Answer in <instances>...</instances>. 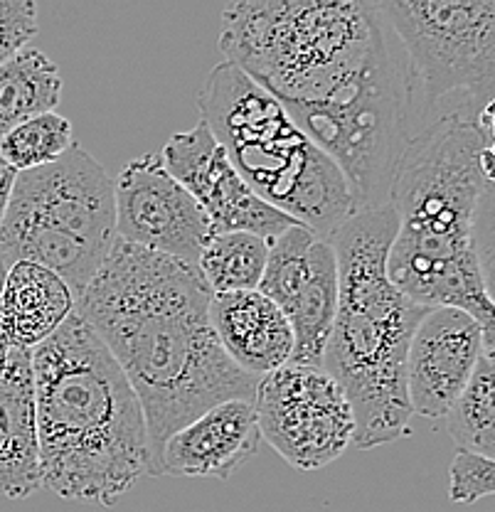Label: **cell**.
Listing matches in <instances>:
<instances>
[{"label":"cell","mask_w":495,"mask_h":512,"mask_svg":"<svg viewBox=\"0 0 495 512\" xmlns=\"http://www.w3.org/2000/svg\"><path fill=\"white\" fill-rule=\"evenodd\" d=\"M37 32V5L33 0H0V64L28 47Z\"/></svg>","instance_id":"24"},{"label":"cell","mask_w":495,"mask_h":512,"mask_svg":"<svg viewBox=\"0 0 495 512\" xmlns=\"http://www.w3.org/2000/svg\"><path fill=\"white\" fill-rule=\"evenodd\" d=\"M397 234L392 205L355 212L330 237L338 259V311L321 370L343 389L360 451L395 444L412 431L407 350L429 308L392 286L387 254Z\"/></svg>","instance_id":"4"},{"label":"cell","mask_w":495,"mask_h":512,"mask_svg":"<svg viewBox=\"0 0 495 512\" xmlns=\"http://www.w3.org/2000/svg\"><path fill=\"white\" fill-rule=\"evenodd\" d=\"M77 298L57 274L33 261L10 266L0 296V343L33 350L74 313Z\"/></svg>","instance_id":"18"},{"label":"cell","mask_w":495,"mask_h":512,"mask_svg":"<svg viewBox=\"0 0 495 512\" xmlns=\"http://www.w3.org/2000/svg\"><path fill=\"white\" fill-rule=\"evenodd\" d=\"M252 404L262 439L298 473L326 468L353 446V409L321 367H279L259 380Z\"/></svg>","instance_id":"10"},{"label":"cell","mask_w":495,"mask_h":512,"mask_svg":"<svg viewBox=\"0 0 495 512\" xmlns=\"http://www.w3.org/2000/svg\"><path fill=\"white\" fill-rule=\"evenodd\" d=\"M493 104L449 109L404 146L392 175L397 234L387 276L424 308H459L495 333L491 232Z\"/></svg>","instance_id":"2"},{"label":"cell","mask_w":495,"mask_h":512,"mask_svg":"<svg viewBox=\"0 0 495 512\" xmlns=\"http://www.w3.org/2000/svg\"><path fill=\"white\" fill-rule=\"evenodd\" d=\"M198 109L202 124L266 205L323 239L353 217L343 173L242 69L225 60L217 64L202 84Z\"/></svg>","instance_id":"6"},{"label":"cell","mask_w":495,"mask_h":512,"mask_svg":"<svg viewBox=\"0 0 495 512\" xmlns=\"http://www.w3.org/2000/svg\"><path fill=\"white\" fill-rule=\"evenodd\" d=\"M210 323L225 355L257 380L291 362V325L264 293H217L210 301Z\"/></svg>","instance_id":"17"},{"label":"cell","mask_w":495,"mask_h":512,"mask_svg":"<svg viewBox=\"0 0 495 512\" xmlns=\"http://www.w3.org/2000/svg\"><path fill=\"white\" fill-rule=\"evenodd\" d=\"M495 490L493 458L478 453L459 451L451 461L449 471V500L451 503L471 505L483 498H491Z\"/></svg>","instance_id":"23"},{"label":"cell","mask_w":495,"mask_h":512,"mask_svg":"<svg viewBox=\"0 0 495 512\" xmlns=\"http://www.w3.org/2000/svg\"><path fill=\"white\" fill-rule=\"evenodd\" d=\"M0 165H5V163H3V158H0Z\"/></svg>","instance_id":"27"},{"label":"cell","mask_w":495,"mask_h":512,"mask_svg":"<svg viewBox=\"0 0 495 512\" xmlns=\"http://www.w3.org/2000/svg\"><path fill=\"white\" fill-rule=\"evenodd\" d=\"M30 360L42 483L65 500L111 508L151 476L136 392L77 313L30 350Z\"/></svg>","instance_id":"3"},{"label":"cell","mask_w":495,"mask_h":512,"mask_svg":"<svg viewBox=\"0 0 495 512\" xmlns=\"http://www.w3.org/2000/svg\"><path fill=\"white\" fill-rule=\"evenodd\" d=\"M284 111L343 173L355 212L390 202L392 175L409 141L402 74L392 50L326 99Z\"/></svg>","instance_id":"9"},{"label":"cell","mask_w":495,"mask_h":512,"mask_svg":"<svg viewBox=\"0 0 495 512\" xmlns=\"http://www.w3.org/2000/svg\"><path fill=\"white\" fill-rule=\"evenodd\" d=\"M10 266H13V261H10L8 254L0 249V296H3V284H5V276H8Z\"/></svg>","instance_id":"26"},{"label":"cell","mask_w":495,"mask_h":512,"mask_svg":"<svg viewBox=\"0 0 495 512\" xmlns=\"http://www.w3.org/2000/svg\"><path fill=\"white\" fill-rule=\"evenodd\" d=\"M259 444L254 404L230 399L175 431L158 453L153 476L227 480L254 458Z\"/></svg>","instance_id":"15"},{"label":"cell","mask_w":495,"mask_h":512,"mask_svg":"<svg viewBox=\"0 0 495 512\" xmlns=\"http://www.w3.org/2000/svg\"><path fill=\"white\" fill-rule=\"evenodd\" d=\"M220 50L281 106L321 101L392 50L377 3L244 0L222 15Z\"/></svg>","instance_id":"5"},{"label":"cell","mask_w":495,"mask_h":512,"mask_svg":"<svg viewBox=\"0 0 495 512\" xmlns=\"http://www.w3.org/2000/svg\"><path fill=\"white\" fill-rule=\"evenodd\" d=\"M72 146V124L65 116L52 111V114L25 121L8 136L0 138V158L15 173H25V170L55 163Z\"/></svg>","instance_id":"22"},{"label":"cell","mask_w":495,"mask_h":512,"mask_svg":"<svg viewBox=\"0 0 495 512\" xmlns=\"http://www.w3.org/2000/svg\"><path fill=\"white\" fill-rule=\"evenodd\" d=\"M382 23L404 47L399 62L409 138L446 96L483 109L495 96V0H382Z\"/></svg>","instance_id":"8"},{"label":"cell","mask_w":495,"mask_h":512,"mask_svg":"<svg viewBox=\"0 0 495 512\" xmlns=\"http://www.w3.org/2000/svg\"><path fill=\"white\" fill-rule=\"evenodd\" d=\"M266 256H269V242L257 234H212L200 254L198 271L210 286L212 296L257 291L266 269Z\"/></svg>","instance_id":"21"},{"label":"cell","mask_w":495,"mask_h":512,"mask_svg":"<svg viewBox=\"0 0 495 512\" xmlns=\"http://www.w3.org/2000/svg\"><path fill=\"white\" fill-rule=\"evenodd\" d=\"M264 293L289 320L294 355L289 365L321 367L338 311V259L330 239L294 224L269 242Z\"/></svg>","instance_id":"11"},{"label":"cell","mask_w":495,"mask_h":512,"mask_svg":"<svg viewBox=\"0 0 495 512\" xmlns=\"http://www.w3.org/2000/svg\"><path fill=\"white\" fill-rule=\"evenodd\" d=\"M198 266L116 237L74 313L99 335L141 402L151 476L165 441L230 399L252 402L257 377L225 355Z\"/></svg>","instance_id":"1"},{"label":"cell","mask_w":495,"mask_h":512,"mask_svg":"<svg viewBox=\"0 0 495 512\" xmlns=\"http://www.w3.org/2000/svg\"><path fill=\"white\" fill-rule=\"evenodd\" d=\"M158 156L202 207L215 234L247 232L271 242L298 224L254 195L202 121L190 131L175 133Z\"/></svg>","instance_id":"13"},{"label":"cell","mask_w":495,"mask_h":512,"mask_svg":"<svg viewBox=\"0 0 495 512\" xmlns=\"http://www.w3.org/2000/svg\"><path fill=\"white\" fill-rule=\"evenodd\" d=\"M45 488L30 350L0 343V493L25 500Z\"/></svg>","instance_id":"16"},{"label":"cell","mask_w":495,"mask_h":512,"mask_svg":"<svg viewBox=\"0 0 495 512\" xmlns=\"http://www.w3.org/2000/svg\"><path fill=\"white\" fill-rule=\"evenodd\" d=\"M116 237L133 247L198 266L212 224L158 153L131 160L114 180Z\"/></svg>","instance_id":"12"},{"label":"cell","mask_w":495,"mask_h":512,"mask_svg":"<svg viewBox=\"0 0 495 512\" xmlns=\"http://www.w3.org/2000/svg\"><path fill=\"white\" fill-rule=\"evenodd\" d=\"M495 343H486L473 375L446 412V429L459 451L495 453Z\"/></svg>","instance_id":"20"},{"label":"cell","mask_w":495,"mask_h":512,"mask_svg":"<svg viewBox=\"0 0 495 512\" xmlns=\"http://www.w3.org/2000/svg\"><path fill=\"white\" fill-rule=\"evenodd\" d=\"M486 343H495L466 311L429 308L407 350V399L412 414L439 419L473 375Z\"/></svg>","instance_id":"14"},{"label":"cell","mask_w":495,"mask_h":512,"mask_svg":"<svg viewBox=\"0 0 495 512\" xmlns=\"http://www.w3.org/2000/svg\"><path fill=\"white\" fill-rule=\"evenodd\" d=\"M62 74L42 50L23 47L0 64V138L42 114H52L62 99Z\"/></svg>","instance_id":"19"},{"label":"cell","mask_w":495,"mask_h":512,"mask_svg":"<svg viewBox=\"0 0 495 512\" xmlns=\"http://www.w3.org/2000/svg\"><path fill=\"white\" fill-rule=\"evenodd\" d=\"M116 242L114 180L87 148L15 175L0 249L60 276L79 298Z\"/></svg>","instance_id":"7"},{"label":"cell","mask_w":495,"mask_h":512,"mask_svg":"<svg viewBox=\"0 0 495 512\" xmlns=\"http://www.w3.org/2000/svg\"><path fill=\"white\" fill-rule=\"evenodd\" d=\"M15 170L8 168V165H0V220H3L5 210H8L10 202V192H13V183H15Z\"/></svg>","instance_id":"25"}]
</instances>
